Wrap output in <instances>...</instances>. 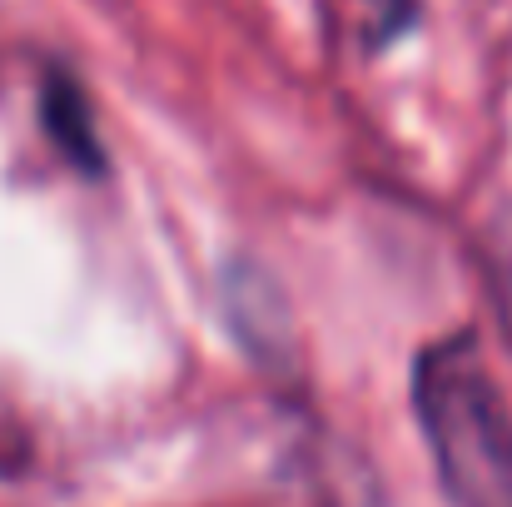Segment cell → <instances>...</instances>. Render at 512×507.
<instances>
[{"mask_svg":"<svg viewBox=\"0 0 512 507\" xmlns=\"http://www.w3.org/2000/svg\"><path fill=\"white\" fill-rule=\"evenodd\" d=\"M413 408L453 507H512V408L468 334L423 348Z\"/></svg>","mask_w":512,"mask_h":507,"instance_id":"1","label":"cell"},{"mask_svg":"<svg viewBox=\"0 0 512 507\" xmlns=\"http://www.w3.org/2000/svg\"><path fill=\"white\" fill-rule=\"evenodd\" d=\"M50 130L60 135V145H65L75 160H90V155H95L90 130H85V115L75 110V90H70V85H55V95H50Z\"/></svg>","mask_w":512,"mask_h":507,"instance_id":"3","label":"cell"},{"mask_svg":"<svg viewBox=\"0 0 512 507\" xmlns=\"http://www.w3.org/2000/svg\"><path fill=\"white\" fill-rule=\"evenodd\" d=\"M324 10L348 50H383L418 15L413 0H324Z\"/></svg>","mask_w":512,"mask_h":507,"instance_id":"2","label":"cell"},{"mask_svg":"<svg viewBox=\"0 0 512 507\" xmlns=\"http://www.w3.org/2000/svg\"><path fill=\"white\" fill-rule=\"evenodd\" d=\"M488 254H493V294L512 324V219L498 224V234L488 239Z\"/></svg>","mask_w":512,"mask_h":507,"instance_id":"4","label":"cell"}]
</instances>
